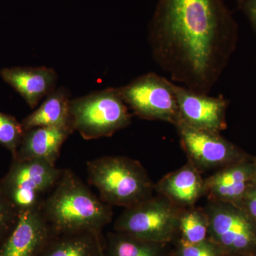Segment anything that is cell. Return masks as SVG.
Segmentation results:
<instances>
[{
    "mask_svg": "<svg viewBox=\"0 0 256 256\" xmlns=\"http://www.w3.org/2000/svg\"><path fill=\"white\" fill-rule=\"evenodd\" d=\"M238 41L224 0H158L149 25L153 58L178 85L208 94Z\"/></svg>",
    "mask_w": 256,
    "mask_h": 256,
    "instance_id": "obj_1",
    "label": "cell"
},
{
    "mask_svg": "<svg viewBox=\"0 0 256 256\" xmlns=\"http://www.w3.org/2000/svg\"><path fill=\"white\" fill-rule=\"evenodd\" d=\"M40 210L55 235L85 232L102 233L112 218L110 205L96 196L68 169L63 170Z\"/></svg>",
    "mask_w": 256,
    "mask_h": 256,
    "instance_id": "obj_2",
    "label": "cell"
},
{
    "mask_svg": "<svg viewBox=\"0 0 256 256\" xmlns=\"http://www.w3.org/2000/svg\"><path fill=\"white\" fill-rule=\"evenodd\" d=\"M88 183L102 202L128 208L152 196L153 185L142 164L122 156H104L86 164Z\"/></svg>",
    "mask_w": 256,
    "mask_h": 256,
    "instance_id": "obj_3",
    "label": "cell"
},
{
    "mask_svg": "<svg viewBox=\"0 0 256 256\" xmlns=\"http://www.w3.org/2000/svg\"><path fill=\"white\" fill-rule=\"evenodd\" d=\"M70 121L84 139L110 137L132 122L120 89L108 88L70 100Z\"/></svg>",
    "mask_w": 256,
    "mask_h": 256,
    "instance_id": "obj_4",
    "label": "cell"
},
{
    "mask_svg": "<svg viewBox=\"0 0 256 256\" xmlns=\"http://www.w3.org/2000/svg\"><path fill=\"white\" fill-rule=\"evenodd\" d=\"M63 170L40 160H12L0 180L5 196L20 213L40 208Z\"/></svg>",
    "mask_w": 256,
    "mask_h": 256,
    "instance_id": "obj_5",
    "label": "cell"
},
{
    "mask_svg": "<svg viewBox=\"0 0 256 256\" xmlns=\"http://www.w3.org/2000/svg\"><path fill=\"white\" fill-rule=\"evenodd\" d=\"M181 212L165 197L146 198L126 208L114 224V232L146 242L162 244L174 238Z\"/></svg>",
    "mask_w": 256,
    "mask_h": 256,
    "instance_id": "obj_6",
    "label": "cell"
},
{
    "mask_svg": "<svg viewBox=\"0 0 256 256\" xmlns=\"http://www.w3.org/2000/svg\"><path fill=\"white\" fill-rule=\"evenodd\" d=\"M175 84L158 74L148 73L119 89L126 105L141 118L176 126L180 117Z\"/></svg>",
    "mask_w": 256,
    "mask_h": 256,
    "instance_id": "obj_7",
    "label": "cell"
},
{
    "mask_svg": "<svg viewBox=\"0 0 256 256\" xmlns=\"http://www.w3.org/2000/svg\"><path fill=\"white\" fill-rule=\"evenodd\" d=\"M208 217L210 239L226 256L256 254V222L242 206L210 201L205 210Z\"/></svg>",
    "mask_w": 256,
    "mask_h": 256,
    "instance_id": "obj_8",
    "label": "cell"
},
{
    "mask_svg": "<svg viewBox=\"0 0 256 256\" xmlns=\"http://www.w3.org/2000/svg\"><path fill=\"white\" fill-rule=\"evenodd\" d=\"M175 127L190 162L200 170L224 168L249 158L220 133L196 129L182 122Z\"/></svg>",
    "mask_w": 256,
    "mask_h": 256,
    "instance_id": "obj_9",
    "label": "cell"
},
{
    "mask_svg": "<svg viewBox=\"0 0 256 256\" xmlns=\"http://www.w3.org/2000/svg\"><path fill=\"white\" fill-rule=\"evenodd\" d=\"M180 122L196 129L220 133L226 128L228 102L223 96L212 97L175 84Z\"/></svg>",
    "mask_w": 256,
    "mask_h": 256,
    "instance_id": "obj_10",
    "label": "cell"
},
{
    "mask_svg": "<svg viewBox=\"0 0 256 256\" xmlns=\"http://www.w3.org/2000/svg\"><path fill=\"white\" fill-rule=\"evenodd\" d=\"M54 235L40 208L21 212L14 230L0 245V256H42Z\"/></svg>",
    "mask_w": 256,
    "mask_h": 256,
    "instance_id": "obj_11",
    "label": "cell"
},
{
    "mask_svg": "<svg viewBox=\"0 0 256 256\" xmlns=\"http://www.w3.org/2000/svg\"><path fill=\"white\" fill-rule=\"evenodd\" d=\"M254 171L255 158H252L220 168L204 180V195L210 201L242 206L244 195L252 184Z\"/></svg>",
    "mask_w": 256,
    "mask_h": 256,
    "instance_id": "obj_12",
    "label": "cell"
},
{
    "mask_svg": "<svg viewBox=\"0 0 256 256\" xmlns=\"http://www.w3.org/2000/svg\"><path fill=\"white\" fill-rule=\"evenodd\" d=\"M0 76L31 108H35L44 98L55 90L58 80L55 70L45 66L4 68Z\"/></svg>",
    "mask_w": 256,
    "mask_h": 256,
    "instance_id": "obj_13",
    "label": "cell"
},
{
    "mask_svg": "<svg viewBox=\"0 0 256 256\" xmlns=\"http://www.w3.org/2000/svg\"><path fill=\"white\" fill-rule=\"evenodd\" d=\"M73 132L69 126L37 127L24 131L12 160H40L56 166L64 143Z\"/></svg>",
    "mask_w": 256,
    "mask_h": 256,
    "instance_id": "obj_14",
    "label": "cell"
},
{
    "mask_svg": "<svg viewBox=\"0 0 256 256\" xmlns=\"http://www.w3.org/2000/svg\"><path fill=\"white\" fill-rule=\"evenodd\" d=\"M156 190L176 206H192L204 195V180L191 162L164 176Z\"/></svg>",
    "mask_w": 256,
    "mask_h": 256,
    "instance_id": "obj_15",
    "label": "cell"
},
{
    "mask_svg": "<svg viewBox=\"0 0 256 256\" xmlns=\"http://www.w3.org/2000/svg\"><path fill=\"white\" fill-rule=\"evenodd\" d=\"M70 102V94L66 88L55 89L45 98L36 110L23 120L24 130L37 127L72 126Z\"/></svg>",
    "mask_w": 256,
    "mask_h": 256,
    "instance_id": "obj_16",
    "label": "cell"
},
{
    "mask_svg": "<svg viewBox=\"0 0 256 256\" xmlns=\"http://www.w3.org/2000/svg\"><path fill=\"white\" fill-rule=\"evenodd\" d=\"M102 233L85 232L54 235L42 256H100Z\"/></svg>",
    "mask_w": 256,
    "mask_h": 256,
    "instance_id": "obj_17",
    "label": "cell"
},
{
    "mask_svg": "<svg viewBox=\"0 0 256 256\" xmlns=\"http://www.w3.org/2000/svg\"><path fill=\"white\" fill-rule=\"evenodd\" d=\"M159 245L117 232L104 239L106 256H161Z\"/></svg>",
    "mask_w": 256,
    "mask_h": 256,
    "instance_id": "obj_18",
    "label": "cell"
},
{
    "mask_svg": "<svg viewBox=\"0 0 256 256\" xmlns=\"http://www.w3.org/2000/svg\"><path fill=\"white\" fill-rule=\"evenodd\" d=\"M208 217L205 210L192 208L182 212L178 222V230L182 239L192 244L206 240L208 235Z\"/></svg>",
    "mask_w": 256,
    "mask_h": 256,
    "instance_id": "obj_19",
    "label": "cell"
},
{
    "mask_svg": "<svg viewBox=\"0 0 256 256\" xmlns=\"http://www.w3.org/2000/svg\"><path fill=\"white\" fill-rule=\"evenodd\" d=\"M24 128L22 122L13 116L0 112V144L14 156L22 140Z\"/></svg>",
    "mask_w": 256,
    "mask_h": 256,
    "instance_id": "obj_20",
    "label": "cell"
},
{
    "mask_svg": "<svg viewBox=\"0 0 256 256\" xmlns=\"http://www.w3.org/2000/svg\"><path fill=\"white\" fill-rule=\"evenodd\" d=\"M20 214L5 196L0 186V245L14 230L20 218Z\"/></svg>",
    "mask_w": 256,
    "mask_h": 256,
    "instance_id": "obj_21",
    "label": "cell"
},
{
    "mask_svg": "<svg viewBox=\"0 0 256 256\" xmlns=\"http://www.w3.org/2000/svg\"><path fill=\"white\" fill-rule=\"evenodd\" d=\"M225 252L210 238L192 244L182 238L178 244V256H226Z\"/></svg>",
    "mask_w": 256,
    "mask_h": 256,
    "instance_id": "obj_22",
    "label": "cell"
},
{
    "mask_svg": "<svg viewBox=\"0 0 256 256\" xmlns=\"http://www.w3.org/2000/svg\"><path fill=\"white\" fill-rule=\"evenodd\" d=\"M242 206L256 222V186L252 184L242 200Z\"/></svg>",
    "mask_w": 256,
    "mask_h": 256,
    "instance_id": "obj_23",
    "label": "cell"
},
{
    "mask_svg": "<svg viewBox=\"0 0 256 256\" xmlns=\"http://www.w3.org/2000/svg\"><path fill=\"white\" fill-rule=\"evenodd\" d=\"M240 6L256 33V0H245Z\"/></svg>",
    "mask_w": 256,
    "mask_h": 256,
    "instance_id": "obj_24",
    "label": "cell"
},
{
    "mask_svg": "<svg viewBox=\"0 0 256 256\" xmlns=\"http://www.w3.org/2000/svg\"><path fill=\"white\" fill-rule=\"evenodd\" d=\"M252 184L256 186V158H255V171H254V176L252 180Z\"/></svg>",
    "mask_w": 256,
    "mask_h": 256,
    "instance_id": "obj_25",
    "label": "cell"
},
{
    "mask_svg": "<svg viewBox=\"0 0 256 256\" xmlns=\"http://www.w3.org/2000/svg\"><path fill=\"white\" fill-rule=\"evenodd\" d=\"M100 256H106L105 254V250H104V245L102 246V249L100 250Z\"/></svg>",
    "mask_w": 256,
    "mask_h": 256,
    "instance_id": "obj_26",
    "label": "cell"
},
{
    "mask_svg": "<svg viewBox=\"0 0 256 256\" xmlns=\"http://www.w3.org/2000/svg\"><path fill=\"white\" fill-rule=\"evenodd\" d=\"M236 1L238 2V4L240 6L245 0H236Z\"/></svg>",
    "mask_w": 256,
    "mask_h": 256,
    "instance_id": "obj_27",
    "label": "cell"
},
{
    "mask_svg": "<svg viewBox=\"0 0 256 256\" xmlns=\"http://www.w3.org/2000/svg\"><path fill=\"white\" fill-rule=\"evenodd\" d=\"M256 256V255H252V256Z\"/></svg>",
    "mask_w": 256,
    "mask_h": 256,
    "instance_id": "obj_28",
    "label": "cell"
}]
</instances>
